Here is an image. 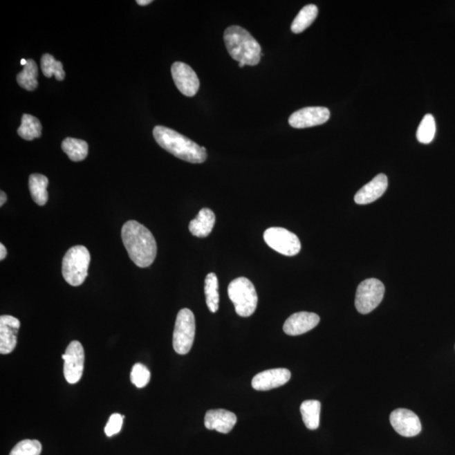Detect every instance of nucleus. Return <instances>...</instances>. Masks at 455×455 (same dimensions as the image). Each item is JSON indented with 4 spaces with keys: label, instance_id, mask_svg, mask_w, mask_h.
<instances>
[{
    "label": "nucleus",
    "instance_id": "1",
    "mask_svg": "<svg viewBox=\"0 0 455 455\" xmlns=\"http://www.w3.org/2000/svg\"><path fill=\"white\" fill-rule=\"evenodd\" d=\"M122 239L135 265L145 268L153 263L157 254V244L147 228L135 221H127L122 229Z\"/></svg>",
    "mask_w": 455,
    "mask_h": 455
},
{
    "label": "nucleus",
    "instance_id": "2",
    "mask_svg": "<svg viewBox=\"0 0 455 455\" xmlns=\"http://www.w3.org/2000/svg\"><path fill=\"white\" fill-rule=\"evenodd\" d=\"M154 140L161 148L178 159L192 164H201L207 160V150L176 131L156 126L153 131Z\"/></svg>",
    "mask_w": 455,
    "mask_h": 455
},
{
    "label": "nucleus",
    "instance_id": "3",
    "mask_svg": "<svg viewBox=\"0 0 455 455\" xmlns=\"http://www.w3.org/2000/svg\"><path fill=\"white\" fill-rule=\"evenodd\" d=\"M223 39L228 52L235 61L250 66H256L260 63L261 46L248 30L239 26L228 27Z\"/></svg>",
    "mask_w": 455,
    "mask_h": 455
},
{
    "label": "nucleus",
    "instance_id": "4",
    "mask_svg": "<svg viewBox=\"0 0 455 455\" xmlns=\"http://www.w3.org/2000/svg\"><path fill=\"white\" fill-rule=\"evenodd\" d=\"M91 254L83 245H75L69 249L63 259L62 272L65 281L71 286L82 284L88 276Z\"/></svg>",
    "mask_w": 455,
    "mask_h": 455
},
{
    "label": "nucleus",
    "instance_id": "5",
    "mask_svg": "<svg viewBox=\"0 0 455 455\" xmlns=\"http://www.w3.org/2000/svg\"><path fill=\"white\" fill-rule=\"evenodd\" d=\"M229 298L234 304L235 311L241 317H249L256 311L258 296L252 281L246 277H238L228 288Z\"/></svg>",
    "mask_w": 455,
    "mask_h": 455
},
{
    "label": "nucleus",
    "instance_id": "6",
    "mask_svg": "<svg viewBox=\"0 0 455 455\" xmlns=\"http://www.w3.org/2000/svg\"><path fill=\"white\" fill-rule=\"evenodd\" d=\"M196 331L195 317L189 308H183L176 316L173 348L180 355L187 354L194 345Z\"/></svg>",
    "mask_w": 455,
    "mask_h": 455
},
{
    "label": "nucleus",
    "instance_id": "7",
    "mask_svg": "<svg viewBox=\"0 0 455 455\" xmlns=\"http://www.w3.org/2000/svg\"><path fill=\"white\" fill-rule=\"evenodd\" d=\"M384 286L380 280L362 281L358 287L355 306L361 314H369L379 306L384 295Z\"/></svg>",
    "mask_w": 455,
    "mask_h": 455
},
{
    "label": "nucleus",
    "instance_id": "8",
    "mask_svg": "<svg viewBox=\"0 0 455 455\" xmlns=\"http://www.w3.org/2000/svg\"><path fill=\"white\" fill-rule=\"evenodd\" d=\"M263 237L270 248L284 256L294 257L301 250L298 236L284 228H269L265 231Z\"/></svg>",
    "mask_w": 455,
    "mask_h": 455
},
{
    "label": "nucleus",
    "instance_id": "9",
    "mask_svg": "<svg viewBox=\"0 0 455 455\" xmlns=\"http://www.w3.org/2000/svg\"><path fill=\"white\" fill-rule=\"evenodd\" d=\"M64 360V373L69 384H76L82 377L84 367V351L78 341L69 343L66 352L62 355Z\"/></svg>",
    "mask_w": 455,
    "mask_h": 455
},
{
    "label": "nucleus",
    "instance_id": "10",
    "mask_svg": "<svg viewBox=\"0 0 455 455\" xmlns=\"http://www.w3.org/2000/svg\"><path fill=\"white\" fill-rule=\"evenodd\" d=\"M171 75L177 89L187 98H192L199 90L200 82L196 72L189 65L176 62L172 64Z\"/></svg>",
    "mask_w": 455,
    "mask_h": 455
},
{
    "label": "nucleus",
    "instance_id": "11",
    "mask_svg": "<svg viewBox=\"0 0 455 455\" xmlns=\"http://www.w3.org/2000/svg\"><path fill=\"white\" fill-rule=\"evenodd\" d=\"M389 421L396 433L403 437H415L421 433L422 424L418 416L407 409H396L393 411Z\"/></svg>",
    "mask_w": 455,
    "mask_h": 455
},
{
    "label": "nucleus",
    "instance_id": "12",
    "mask_svg": "<svg viewBox=\"0 0 455 455\" xmlns=\"http://www.w3.org/2000/svg\"><path fill=\"white\" fill-rule=\"evenodd\" d=\"M330 115V111L326 107H306L292 113L288 122L295 129H306L324 124L329 120Z\"/></svg>",
    "mask_w": 455,
    "mask_h": 455
},
{
    "label": "nucleus",
    "instance_id": "13",
    "mask_svg": "<svg viewBox=\"0 0 455 455\" xmlns=\"http://www.w3.org/2000/svg\"><path fill=\"white\" fill-rule=\"evenodd\" d=\"M291 373L287 369L265 370L254 376L252 382L253 389L259 391H267L287 384Z\"/></svg>",
    "mask_w": 455,
    "mask_h": 455
},
{
    "label": "nucleus",
    "instance_id": "14",
    "mask_svg": "<svg viewBox=\"0 0 455 455\" xmlns=\"http://www.w3.org/2000/svg\"><path fill=\"white\" fill-rule=\"evenodd\" d=\"M21 323L11 315L0 317V353H12L17 344V334Z\"/></svg>",
    "mask_w": 455,
    "mask_h": 455
},
{
    "label": "nucleus",
    "instance_id": "15",
    "mask_svg": "<svg viewBox=\"0 0 455 455\" xmlns=\"http://www.w3.org/2000/svg\"><path fill=\"white\" fill-rule=\"evenodd\" d=\"M319 322L318 315L310 312H299L292 315L284 325V333L289 335H299L314 329Z\"/></svg>",
    "mask_w": 455,
    "mask_h": 455
},
{
    "label": "nucleus",
    "instance_id": "16",
    "mask_svg": "<svg viewBox=\"0 0 455 455\" xmlns=\"http://www.w3.org/2000/svg\"><path fill=\"white\" fill-rule=\"evenodd\" d=\"M387 187V176L384 174L378 175L357 192L354 196V201L360 205H365V204L375 202L384 195Z\"/></svg>",
    "mask_w": 455,
    "mask_h": 455
},
{
    "label": "nucleus",
    "instance_id": "17",
    "mask_svg": "<svg viewBox=\"0 0 455 455\" xmlns=\"http://www.w3.org/2000/svg\"><path fill=\"white\" fill-rule=\"evenodd\" d=\"M236 422V415L223 409L208 411L204 418V425L207 429L225 434H229L234 429Z\"/></svg>",
    "mask_w": 455,
    "mask_h": 455
},
{
    "label": "nucleus",
    "instance_id": "18",
    "mask_svg": "<svg viewBox=\"0 0 455 455\" xmlns=\"http://www.w3.org/2000/svg\"><path fill=\"white\" fill-rule=\"evenodd\" d=\"M215 225V214L210 208H203L198 216L190 222L189 230L192 235L198 238L208 236Z\"/></svg>",
    "mask_w": 455,
    "mask_h": 455
},
{
    "label": "nucleus",
    "instance_id": "19",
    "mask_svg": "<svg viewBox=\"0 0 455 455\" xmlns=\"http://www.w3.org/2000/svg\"><path fill=\"white\" fill-rule=\"evenodd\" d=\"M48 179L41 174H32L29 178V189L34 202L39 206H44L48 200Z\"/></svg>",
    "mask_w": 455,
    "mask_h": 455
},
{
    "label": "nucleus",
    "instance_id": "20",
    "mask_svg": "<svg viewBox=\"0 0 455 455\" xmlns=\"http://www.w3.org/2000/svg\"><path fill=\"white\" fill-rule=\"evenodd\" d=\"M322 404L319 400H306L300 406V412L308 429L315 430L319 426V416H321Z\"/></svg>",
    "mask_w": 455,
    "mask_h": 455
},
{
    "label": "nucleus",
    "instance_id": "21",
    "mask_svg": "<svg viewBox=\"0 0 455 455\" xmlns=\"http://www.w3.org/2000/svg\"><path fill=\"white\" fill-rule=\"evenodd\" d=\"M62 149L72 161H82L88 156L89 146L86 141L67 138L62 142Z\"/></svg>",
    "mask_w": 455,
    "mask_h": 455
},
{
    "label": "nucleus",
    "instance_id": "22",
    "mask_svg": "<svg viewBox=\"0 0 455 455\" xmlns=\"http://www.w3.org/2000/svg\"><path fill=\"white\" fill-rule=\"evenodd\" d=\"M318 8L315 5L304 6L292 21V32L296 34L301 33L310 26L317 17Z\"/></svg>",
    "mask_w": 455,
    "mask_h": 455
},
{
    "label": "nucleus",
    "instance_id": "23",
    "mask_svg": "<svg viewBox=\"0 0 455 455\" xmlns=\"http://www.w3.org/2000/svg\"><path fill=\"white\" fill-rule=\"evenodd\" d=\"M38 68L36 62L27 59V63L20 74L17 75V80L19 86L28 91L36 90L37 82Z\"/></svg>",
    "mask_w": 455,
    "mask_h": 455
},
{
    "label": "nucleus",
    "instance_id": "24",
    "mask_svg": "<svg viewBox=\"0 0 455 455\" xmlns=\"http://www.w3.org/2000/svg\"><path fill=\"white\" fill-rule=\"evenodd\" d=\"M42 127L37 118L32 115L24 114L21 119V124L17 130L19 136L23 140L32 141L41 136Z\"/></svg>",
    "mask_w": 455,
    "mask_h": 455
},
{
    "label": "nucleus",
    "instance_id": "25",
    "mask_svg": "<svg viewBox=\"0 0 455 455\" xmlns=\"http://www.w3.org/2000/svg\"><path fill=\"white\" fill-rule=\"evenodd\" d=\"M204 291H205L207 306L211 312L215 313L219 310V281L215 273L211 272L206 277Z\"/></svg>",
    "mask_w": 455,
    "mask_h": 455
},
{
    "label": "nucleus",
    "instance_id": "26",
    "mask_svg": "<svg viewBox=\"0 0 455 455\" xmlns=\"http://www.w3.org/2000/svg\"><path fill=\"white\" fill-rule=\"evenodd\" d=\"M41 68L44 75L47 78H52L54 75L57 80L62 81L65 78L63 64L57 61L51 54H44L41 60Z\"/></svg>",
    "mask_w": 455,
    "mask_h": 455
},
{
    "label": "nucleus",
    "instance_id": "27",
    "mask_svg": "<svg viewBox=\"0 0 455 455\" xmlns=\"http://www.w3.org/2000/svg\"><path fill=\"white\" fill-rule=\"evenodd\" d=\"M436 133V122L433 115L427 114L423 118L416 132L418 140L423 145H429L434 140Z\"/></svg>",
    "mask_w": 455,
    "mask_h": 455
},
{
    "label": "nucleus",
    "instance_id": "28",
    "mask_svg": "<svg viewBox=\"0 0 455 455\" xmlns=\"http://www.w3.org/2000/svg\"><path fill=\"white\" fill-rule=\"evenodd\" d=\"M41 445L35 439H25L15 445L10 455H40Z\"/></svg>",
    "mask_w": 455,
    "mask_h": 455
},
{
    "label": "nucleus",
    "instance_id": "29",
    "mask_svg": "<svg viewBox=\"0 0 455 455\" xmlns=\"http://www.w3.org/2000/svg\"><path fill=\"white\" fill-rule=\"evenodd\" d=\"M151 373L145 365L136 364L131 371V381L137 388H144L149 384Z\"/></svg>",
    "mask_w": 455,
    "mask_h": 455
},
{
    "label": "nucleus",
    "instance_id": "30",
    "mask_svg": "<svg viewBox=\"0 0 455 455\" xmlns=\"http://www.w3.org/2000/svg\"><path fill=\"white\" fill-rule=\"evenodd\" d=\"M123 418H124V416L119 414H114L110 416L109 421H108L105 427V433L107 437H113L121 431Z\"/></svg>",
    "mask_w": 455,
    "mask_h": 455
},
{
    "label": "nucleus",
    "instance_id": "31",
    "mask_svg": "<svg viewBox=\"0 0 455 455\" xmlns=\"http://www.w3.org/2000/svg\"><path fill=\"white\" fill-rule=\"evenodd\" d=\"M7 256V250L6 246L0 244V260L3 261Z\"/></svg>",
    "mask_w": 455,
    "mask_h": 455
},
{
    "label": "nucleus",
    "instance_id": "32",
    "mask_svg": "<svg viewBox=\"0 0 455 455\" xmlns=\"http://www.w3.org/2000/svg\"><path fill=\"white\" fill-rule=\"evenodd\" d=\"M6 200H7L6 194H5V192L1 191V192H0V206H3V204L6 203Z\"/></svg>",
    "mask_w": 455,
    "mask_h": 455
},
{
    "label": "nucleus",
    "instance_id": "33",
    "mask_svg": "<svg viewBox=\"0 0 455 455\" xmlns=\"http://www.w3.org/2000/svg\"><path fill=\"white\" fill-rule=\"evenodd\" d=\"M153 1L152 0H138L137 3L141 6H145L149 5Z\"/></svg>",
    "mask_w": 455,
    "mask_h": 455
},
{
    "label": "nucleus",
    "instance_id": "34",
    "mask_svg": "<svg viewBox=\"0 0 455 455\" xmlns=\"http://www.w3.org/2000/svg\"><path fill=\"white\" fill-rule=\"evenodd\" d=\"M245 65H246L245 63H240L239 64V67L243 68L245 66Z\"/></svg>",
    "mask_w": 455,
    "mask_h": 455
}]
</instances>
